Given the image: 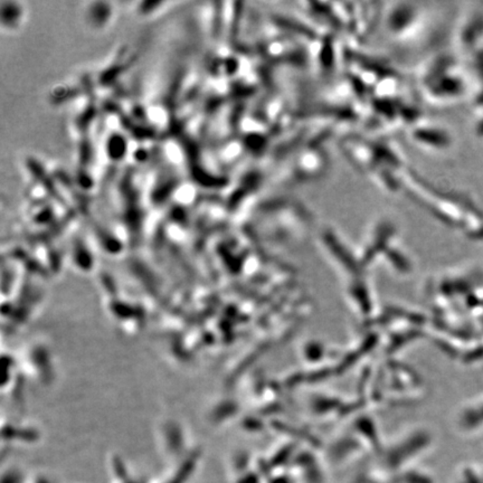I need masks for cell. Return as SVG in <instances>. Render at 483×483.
Listing matches in <instances>:
<instances>
[{
    "label": "cell",
    "instance_id": "cell-1",
    "mask_svg": "<svg viewBox=\"0 0 483 483\" xmlns=\"http://www.w3.org/2000/svg\"><path fill=\"white\" fill-rule=\"evenodd\" d=\"M422 11L414 4L400 3L390 8L386 19L388 33L398 39L410 35L421 26Z\"/></svg>",
    "mask_w": 483,
    "mask_h": 483
},
{
    "label": "cell",
    "instance_id": "cell-2",
    "mask_svg": "<svg viewBox=\"0 0 483 483\" xmlns=\"http://www.w3.org/2000/svg\"><path fill=\"white\" fill-rule=\"evenodd\" d=\"M410 137L416 145L424 148H441L447 146V142L449 143V139L440 129L437 130L432 127L425 128L424 125L415 128Z\"/></svg>",
    "mask_w": 483,
    "mask_h": 483
}]
</instances>
